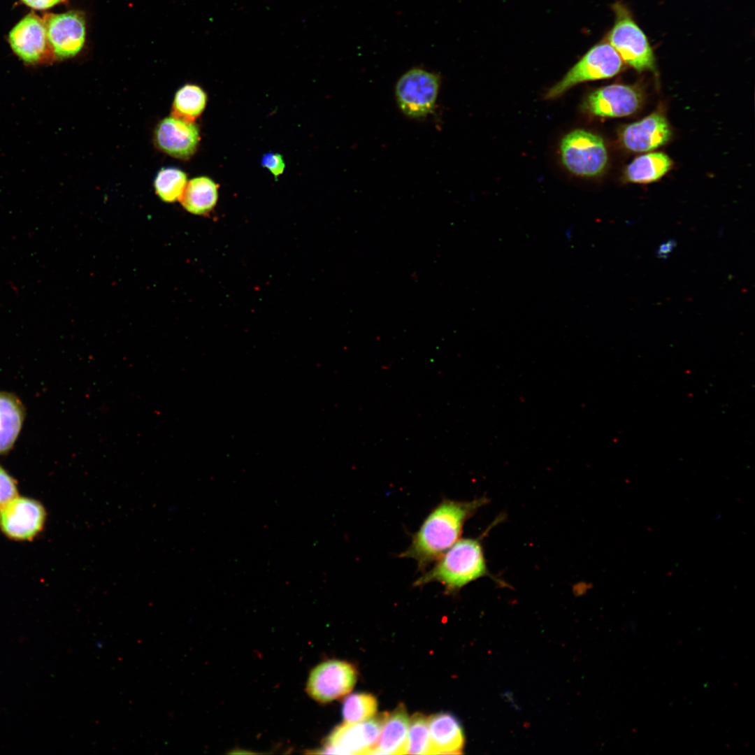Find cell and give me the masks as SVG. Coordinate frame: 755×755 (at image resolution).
I'll use <instances>...</instances> for the list:
<instances>
[{"label":"cell","instance_id":"5bb4252c","mask_svg":"<svg viewBox=\"0 0 755 755\" xmlns=\"http://www.w3.org/2000/svg\"><path fill=\"white\" fill-rule=\"evenodd\" d=\"M667 120L659 113L626 125L621 132L624 146L633 152H647L666 144L671 137Z\"/></svg>","mask_w":755,"mask_h":755},{"label":"cell","instance_id":"cb8c5ba5","mask_svg":"<svg viewBox=\"0 0 755 755\" xmlns=\"http://www.w3.org/2000/svg\"><path fill=\"white\" fill-rule=\"evenodd\" d=\"M16 480L0 464V508L18 495Z\"/></svg>","mask_w":755,"mask_h":755},{"label":"cell","instance_id":"277c9868","mask_svg":"<svg viewBox=\"0 0 755 755\" xmlns=\"http://www.w3.org/2000/svg\"><path fill=\"white\" fill-rule=\"evenodd\" d=\"M623 61L608 42H601L591 48L545 95L554 99L573 86L585 81L605 79L614 76L621 69Z\"/></svg>","mask_w":755,"mask_h":755},{"label":"cell","instance_id":"9a60e30c","mask_svg":"<svg viewBox=\"0 0 755 755\" xmlns=\"http://www.w3.org/2000/svg\"><path fill=\"white\" fill-rule=\"evenodd\" d=\"M431 754H461L464 745L463 728L449 713H438L428 718Z\"/></svg>","mask_w":755,"mask_h":755},{"label":"cell","instance_id":"30bf717a","mask_svg":"<svg viewBox=\"0 0 755 755\" xmlns=\"http://www.w3.org/2000/svg\"><path fill=\"white\" fill-rule=\"evenodd\" d=\"M8 41L13 52L24 62H46L54 55L43 20L31 13L10 31Z\"/></svg>","mask_w":755,"mask_h":755},{"label":"cell","instance_id":"44dd1931","mask_svg":"<svg viewBox=\"0 0 755 755\" xmlns=\"http://www.w3.org/2000/svg\"><path fill=\"white\" fill-rule=\"evenodd\" d=\"M187 175L175 168H164L157 173L154 188L158 196L164 202L180 201L187 185Z\"/></svg>","mask_w":755,"mask_h":755},{"label":"cell","instance_id":"ffe728a7","mask_svg":"<svg viewBox=\"0 0 755 755\" xmlns=\"http://www.w3.org/2000/svg\"><path fill=\"white\" fill-rule=\"evenodd\" d=\"M206 101V94L201 87L186 85L175 95L173 116L193 122L203 111Z\"/></svg>","mask_w":755,"mask_h":755},{"label":"cell","instance_id":"7c38bea8","mask_svg":"<svg viewBox=\"0 0 755 755\" xmlns=\"http://www.w3.org/2000/svg\"><path fill=\"white\" fill-rule=\"evenodd\" d=\"M641 103L640 93L634 87L613 84L592 92L584 102V108L600 117H619L635 113Z\"/></svg>","mask_w":755,"mask_h":755},{"label":"cell","instance_id":"4316f807","mask_svg":"<svg viewBox=\"0 0 755 755\" xmlns=\"http://www.w3.org/2000/svg\"><path fill=\"white\" fill-rule=\"evenodd\" d=\"M674 245H675L673 243V241H668V242L664 243L663 245H661V247H660V248H659V250L658 251L659 255L660 256H665L666 254H667L668 253H669L672 250V248H673V247Z\"/></svg>","mask_w":755,"mask_h":755},{"label":"cell","instance_id":"ac0fdd59","mask_svg":"<svg viewBox=\"0 0 755 755\" xmlns=\"http://www.w3.org/2000/svg\"><path fill=\"white\" fill-rule=\"evenodd\" d=\"M217 199V185L210 178L201 176L187 183L180 201L188 212L201 215L213 210Z\"/></svg>","mask_w":755,"mask_h":755},{"label":"cell","instance_id":"7a4b0ae2","mask_svg":"<svg viewBox=\"0 0 755 755\" xmlns=\"http://www.w3.org/2000/svg\"><path fill=\"white\" fill-rule=\"evenodd\" d=\"M489 575L481 538H463L449 548L429 570L415 580L413 585L421 587L438 582L450 594Z\"/></svg>","mask_w":755,"mask_h":755},{"label":"cell","instance_id":"e0dca14e","mask_svg":"<svg viewBox=\"0 0 755 755\" xmlns=\"http://www.w3.org/2000/svg\"><path fill=\"white\" fill-rule=\"evenodd\" d=\"M25 408L14 394L0 391V455L8 452L21 431Z\"/></svg>","mask_w":755,"mask_h":755},{"label":"cell","instance_id":"6da1fadb","mask_svg":"<svg viewBox=\"0 0 755 755\" xmlns=\"http://www.w3.org/2000/svg\"><path fill=\"white\" fill-rule=\"evenodd\" d=\"M487 502L485 498L470 501L443 499L426 516L413 534L410 545L398 556L414 559L419 570H426L459 540L465 522Z\"/></svg>","mask_w":755,"mask_h":755},{"label":"cell","instance_id":"7402d4cb","mask_svg":"<svg viewBox=\"0 0 755 755\" xmlns=\"http://www.w3.org/2000/svg\"><path fill=\"white\" fill-rule=\"evenodd\" d=\"M378 708L374 696L366 693H356L348 696L343 705L345 723H357L372 718Z\"/></svg>","mask_w":755,"mask_h":755},{"label":"cell","instance_id":"52a82bcc","mask_svg":"<svg viewBox=\"0 0 755 755\" xmlns=\"http://www.w3.org/2000/svg\"><path fill=\"white\" fill-rule=\"evenodd\" d=\"M46 517L41 503L17 495L0 508V531L13 540H32L43 531Z\"/></svg>","mask_w":755,"mask_h":755},{"label":"cell","instance_id":"4fadbf2b","mask_svg":"<svg viewBox=\"0 0 755 755\" xmlns=\"http://www.w3.org/2000/svg\"><path fill=\"white\" fill-rule=\"evenodd\" d=\"M154 140L157 147L168 155L187 159L196 149L199 129L193 122L174 116L166 117L157 125Z\"/></svg>","mask_w":755,"mask_h":755},{"label":"cell","instance_id":"484cf974","mask_svg":"<svg viewBox=\"0 0 755 755\" xmlns=\"http://www.w3.org/2000/svg\"><path fill=\"white\" fill-rule=\"evenodd\" d=\"M24 3L35 9H46L66 0H21Z\"/></svg>","mask_w":755,"mask_h":755},{"label":"cell","instance_id":"d6986e66","mask_svg":"<svg viewBox=\"0 0 755 755\" xmlns=\"http://www.w3.org/2000/svg\"><path fill=\"white\" fill-rule=\"evenodd\" d=\"M672 161L662 152H651L636 157L626 168L627 180L635 183H649L663 176L671 168Z\"/></svg>","mask_w":755,"mask_h":755},{"label":"cell","instance_id":"d4e9b609","mask_svg":"<svg viewBox=\"0 0 755 755\" xmlns=\"http://www.w3.org/2000/svg\"><path fill=\"white\" fill-rule=\"evenodd\" d=\"M261 165L268 168L276 179L283 173L285 167L282 157L280 154L273 152H268L263 156Z\"/></svg>","mask_w":755,"mask_h":755},{"label":"cell","instance_id":"603a6c76","mask_svg":"<svg viewBox=\"0 0 755 755\" xmlns=\"http://www.w3.org/2000/svg\"><path fill=\"white\" fill-rule=\"evenodd\" d=\"M406 754H431L428 718L421 713L410 719Z\"/></svg>","mask_w":755,"mask_h":755},{"label":"cell","instance_id":"8992f818","mask_svg":"<svg viewBox=\"0 0 755 755\" xmlns=\"http://www.w3.org/2000/svg\"><path fill=\"white\" fill-rule=\"evenodd\" d=\"M436 73L421 68H412L398 80L395 93L402 112L410 117L420 118L433 111L440 88Z\"/></svg>","mask_w":755,"mask_h":755},{"label":"cell","instance_id":"9c48e42d","mask_svg":"<svg viewBox=\"0 0 755 755\" xmlns=\"http://www.w3.org/2000/svg\"><path fill=\"white\" fill-rule=\"evenodd\" d=\"M384 714L357 723H345L329 735L322 753L369 754L378 742Z\"/></svg>","mask_w":755,"mask_h":755},{"label":"cell","instance_id":"8fae6325","mask_svg":"<svg viewBox=\"0 0 755 755\" xmlns=\"http://www.w3.org/2000/svg\"><path fill=\"white\" fill-rule=\"evenodd\" d=\"M43 22L48 41L57 58L73 57L82 49L85 38V22L81 12L48 14Z\"/></svg>","mask_w":755,"mask_h":755},{"label":"cell","instance_id":"3957f363","mask_svg":"<svg viewBox=\"0 0 755 755\" xmlns=\"http://www.w3.org/2000/svg\"><path fill=\"white\" fill-rule=\"evenodd\" d=\"M615 21L607 35L608 43L622 61L642 71L655 69V58L647 37L621 2L612 6Z\"/></svg>","mask_w":755,"mask_h":755},{"label":"cell","instance_id":"2e32d148","mask_svg":"<svg viewBox=\"0 0 755 755\" xmlns=\"http://www.w3.org/2000/svg\"><path fill=\"white\" fill-rule=\"evenodd\" d=\"M410 719L403 705L384 714L380 734L372 754H405Z\"/></svg>","mask_w":755,"mask_h":755},{"label":"cell","instance_id":"5b68a950","mask_svg":"<svg viewBox=\"0 0 755 755\" xmlns=\"http://www.w3.org/2000/svg\"><path fill=\"white\" fill-rule=\"evenodd\" d=\"M560 150L563 165L577 175H598L607 162L603 139L583 129H576L566 135L561 142Z\"/></svg>","mask_w":755,"mask_h":755},{"label":"cell","instance_id":"ba28073f","mask_svg":"<svg viewBox=\"0 0 755 755\" xmlns=\"http://www.w3.org/2000/svg\"><path fill=\"white\" fill-rule=\"evenodd\" d=\"M357 677L355 668L348 662L324 661L310 674L307 691L318 702H331L349 693L357 682Z\"/></svg>","mask_w":755,"mask_h":755}]
</instances>
